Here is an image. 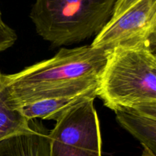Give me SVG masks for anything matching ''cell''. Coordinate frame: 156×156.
Masks as SVG:
<instances>
[{
	"instance_id": "9",
	"label": "cell",
	"mask_w": 156,
	"mask_h": 156,
	"mask_svg": "<svg viewBox=\"0 0 156 156\" xmlns=\"http://www.w3.org/2000/svg\"><path fill=\"white\" fill-rule=\"evenodd\" d=\"M5 87L0 91V142L28 132L32 128L30 123L31 120H27L19 110L12 108L8 104Z\"/></svg>"
},
{
	"instance_id": "6",
	"label": "cell",
	"mask_w": 156,
	"mask_h": 156,
	"mask_svg": "<svg viewBox=\"0 0 156 156\" xmlns=\"http://www.w3.org/2000/svg\"><path fill=\"white\" fill-rule=\"evenodd\" d=\"M118 123L156 154V108H124L114 111Z\"/></svg>"
},
{
	"instance_id": "1",
	"label": "cell",
	"mask_w": 156,
	"mask_h": 156,
	"mask_svg": "<svg viewBox=\"0 0 156 156\" xmlns=\"http://www.w3.org/2000/svg\"><path fill=\"white\" fill-rule=\"evenodd\" d=\"M111 51L91 44L62 48L50 59L6 75L8 104L17 109L46 99L97 94Z\"/></svg>"
},
{
	"instance_id": "8",
	"label": "cell",
	"mask_w": 156,
	"mask_h": 156,
	"mask_svg": "<svg viewBox=\"0 0 156 156\" xmlns=\"http://www.w3.org/2000/svg\"><path fill=\"white\" fill-rule=\"evenodd\" d=\"M97 97V94H82L68 98H58L40 101L17 108L28 120L41 118L43 120L56 121L64 114L74 107L88 99Z\"/></svg>"
},
{
	"instance_id": "10",
	"label": "cell",
	"mask_w": 156,
	"mask_h": 156,
	"mask_svg": "<svg viewBox=\"0 0 156 156\" xmlns=\"http://www.w3.org/2000/svg\"><path fill=\"white\" fill-rule=\"evenodd\" d=\"M17 40V35L4 22L0 23V52L12 47Z\"/></svg>"
},
{
	"instance_id": "3",
	"label": "cell",
	"mask_w": 156,
	"mask_h": 156,
	"mask_svg": "<svg viewBox=\"0 0 156 156\" xmlns=\"http://www.w3.org/2000/svg\"><path fill=\"white\" fill-rule=\"evenodd\" d=\"M117 0H35L30 18L38 34L54 46L70 45L98 34Z\"/></svg>"
},
{
	"instance_id": "2",
	"label": "cell",
	"mask_w": 156,
	"mask_h": 156,
	"mask_svg": "<svg viewBox=\"0 0 156 156\" xmlns=\"http://www.w3.org/2000/svg\"><path fill=\"white\" fill-rule=\"evenodd\" d=\"M97 97L116 111L156 108L155 51L149 48H116L108 56Z\"/></svg>"
},
{
	"instance_id": "7",
	"label": "cell",
	"mask_w": 156,
	"mask_h": 156,
	"mask_svg": "<svg viewBox=\"0 0 156 156\" xmlns=\"http://www.w3.org/2000/svg\"><path fill=\"white\" fill-rule=\"evenodd\" d=\"M0 156H50L48 134L32 126L28 132L0 142Z\"/></svg>"
},
{
	"instance_id": "13",
	"label": "cell",
	"mask_w": 156,
	"mask_h": 156,
	"mask_svg": "<svg viewBox=\"0 0 156 156\" xmlns=\"http://www.w3.org/2000/svg\"><path fill=\"white\" fill-rule=\"evenodd\" d=\"M141 156H156V154L152 152L150 149H149L148 148L144 147V149H143V154H142Z\"/></svg>"
},
{
	"instance_id": "11",
	"label": "cell",
	"mask_w": 156,
	"mask_h": 156,
	"mask_svg": "<svg viewBox=\"0 0 156 156\" xmlns=\"http://www.w3.org/2000/svg\"><path fill=\"white\" fill-rule=\"evenodd\" d=\"M141 0H117L114 5L112 15L109 21L117 19L128 10L135 6Z\"/></svg>"
},
{
	"instance_id": "12",
	"label": "cell",
	"mask_w": 156,
	"mask_h": 156,
	"mask_svg": "<svg viewBox=\"0 0 156 156\" xmlns=\"http://www.w3.org/2000/svg\"><path fill=\"white\" fill-rule=\"evenodd\" d=\"M5 80H6V75L2 74L0 73V91L3 89V88L5 85Z\"/></svg>"
},
{
	"instance_id": "14",
	"label": "cell",
	"mask_w": 156,
	"mask_h": 156,
	"mask_svg": "<svg viewBox=\"0 0 156 156\" xmlns=\"http://www.w3.org/2000/svg\"><path fill=\"white\" fill-rule=\"evenodd\" d=\"M2 22H4V21H2V12H1V10H0V23Z\"/></svg>"
},
{
	"instance_id": "4",
	"label": "cell",
	"mask_w": 156,
	"mask_h": 156,
	"mask_svg": "<svg viewBox=\"0 0 156 156\" xmlns=\"http://www.w3.org/2000/svg\"><path fill=\"white\" fill-rule=\"evenodd\" d=\"M88 99L56 120L48 134L50 156H102L100 123L94 105Z\"/></svg>"
},
{
	"instance_id": "5",
	"label": "cell",
	"mask_w": 156,
	"mask_h": 156,
	"mask_svg": "<svg viewBox=\"0 0 156 156\" xmlns=\"http://www.w3.org/2000/svg\"><path fill=\"white\" fill-rule=\"evenodd\" d=\"M156 0H141L123 15L108 22L91 45L106 50L143 47L155 51Z\"/></svg>"
}]
</instances>
